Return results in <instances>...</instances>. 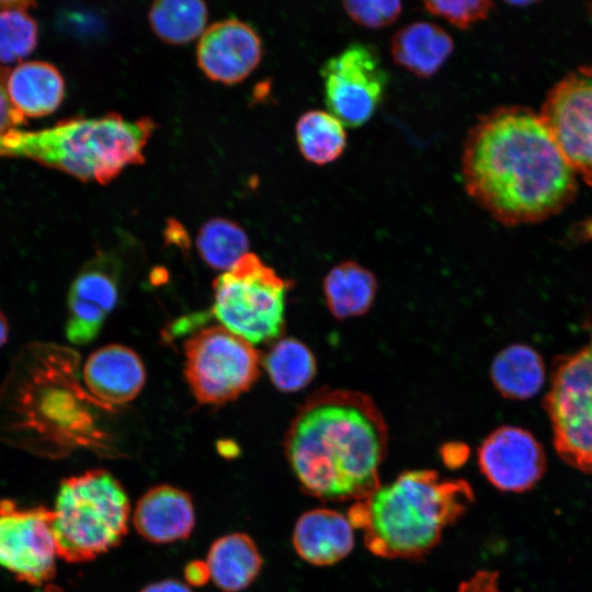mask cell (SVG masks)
<instances>
[{
  "label": "cell",
  "mask_w": 592,
  "mask_h": 592,
  "mask_svg": "<svg viewBox=\"0 0 592 592\" xmlns=\"http://www.w3.org/2000/svg\"><path fill=\"white\" fill-rule=\"evenodd\" d=\"M196 248L209 266L226 272L248 253L249 239L239 224L216 217L200 228Z\"/></svg>",
  "instance_id": "484cf974"
},
{
  "label": "cell",
  "mask_w": 592,
  "mask_h": 592,
  "mask_svg": "<svg viewBox=\"0 0 592 592\" xmlns=\"http://www.w3.org/2000/svg\"><path fill=\"white\" fill-rule=\"evenodd\" d=\"M157 125L149 116L130 121L119 113L72 117L37 130H14L0 156H22L80 181L107 184L128 166L145 162L144 150Z\"/></svg>",
  "instance_id": "277c9868"
},
{
  "label": "cell",
  "mask_w": 592,
  "mask_h": 592,
  "mask_svg": "<svg viewBox=\"0 0 592 592\" xmlns=\"http://www.w3.org/2000/svg\"><path fill=\"white\" fill-rule=\"evenodd\" d=\"M423 7L432 15L443 18L459 30H466L485 20L493 3L487 0L425 1Z\"/></svg>",
  "instance_id": "83f0119b"
},
{
  "label": "cell",
  "mask_w": 592,
  "mask_h": 592,
  "mask_svg": "<svg viewBox=\"0 0 592 592\" xmlns=\"http://www.w3.org/2000/svg\"><path fill=\"white\" fill-rule=\"evenodd\" d=\"M206 563L219 590L239 592L257 579L263 559L252 537L238 532L217 538L208 549Z\"/></svg>",
  "instance_id": "ffe728a7"
},
{
  "label": "cell",
  "mask_w": 592,
  "mask_h": 592,
  "mask_svg": "<svg viewBox=\"0 0 592 592\" xmlns=\"http://www.w3.org/2000/svg\"><path fill=\"white\" fill-rule=\"evenodd\" d=\"M491 378L504 397L530 398L536 395L544 384V364L540 356L530 346L510 345L493 360Z\"/></svg>",
  "instance_id": "7402d4cb"
},
{
  "label": "cell",
  "mask_w": 592,
  "mask_h": 592,
  "mask_svg": "<svg viewBox=\"0 0 592 592\" xmlns=\"http://www.w3.org/2000/svg\"><path fill=\"white\" fill-rule=\"evenodd\" d=\"M320 75L328 112L352 128L372 118L388 84L377 50L360 42L330 57L320 68Z\"/></svg>",
  "instance_id": "ba28073f"
},
{
  "label": "cell",
  "mask_w": 592,
  "mask_h": 592,
  "mask_svg": "<svg viewBox=\"0 0 592 592\" xmlns=\"http://www.w3.org/2000/svg\"><path fill=\"white\" fill-rule=\"evenodd\" d=\"M8 95L24 117H43L54 113L65 98V81L52 64L24 61L9 71Z\"/></svg>",
  "instance_id": "ac0fdd59"
},
{
  "label": "cell",
  "mask_w": 592,
  "mask_h": 592,
  "mask_svg": "<svg viewBox=\"0 0 592 592\" xmlns=\"http://www.w3.org/2000/svg\"><path fill=\"white\" fill-rule=\"evenodd\" d=\"M263 365L273 385L284 392L306 387L317 371L311 350L294 338L277 340L263 357Z\"/></svg>",
  "instance_id": "d4e9b609"
},
{
  "label": "cell",
  "mask_w": 592,
  "mask_h": 592,
  "mask_svg": "<svg viewBox=\"0 0 592 592\" xmlns=\"http://www.w3.org/2000/svg\"><path fill=\"white\" fill-rule=\"evenodd\" d=\"M133 524L143 538L153 544L185 539L195 526L192 498L171 485L153 486L138 499Z\"/></svg>",
  "instance_id": "2e32d148"
},
{
  "label": "cell",
  "mask_w": 592,
  "mask_h": 592,
  "mask_svg": "<svg viewBox=\"0 0 592 592\" xmlns=\"http://www.w3.org/2000/svg\"><path fill=\"white\" fill-rule=\"evenodd\" d=\"M32 1H0V64L19 62L37 45L38 25L27 13Z\"/></svg>",
  "instance_id": "4316f807"
},
{
  "label": "cell",
  "mask_w": 592,
  "mask_h": 592,
  "mask_svg": "<svg viewBox=\"0 0 592 592\" xmlns=\"http://www.w3.org/2000/svg\"><path fill=\"white\" fill-rule=\"evenodd\" d=\"M390 50L398 66L419 78H430L453 54L454 41L437 24L413 22L396 32Z\"/></svg>",
  "instance_id": "d6986e66"
},
{
  "label": "cell",
  "mask_w": 592,
  "mask_h": 592,
  "mask_svg": "<svg viewBox=\"0 0 592 592\" xmlns=\"http://www.w3.org/2000/svg\"><path fill=\"white\" fill-rule=\"evenodd\" d=\"M263 45L247 22L229 18L210 24L196 46V60L212 81L236 84L243 81L262 59Z\"/></svg>",
  "instance_id": "7c38bea8"
},
{
  "label": "cell",
  "mask_w": 592,
  "mask_h": 592,
  "mask_svg": "<svg viewBox=\"0 0 592 592\" xmlns=\"http://www.w3.org/2000/svg\"><path fill=\"white\" fill-rule=\"evenodd\" d=\"M473 500L467 481L415 469L401 473L354 501L346 516L361 531L372 554L409 559L436 546L444 530L465 513Z\"/></svg>",
  "instance_id": "3957f363"
},
{
  "label": "cell",
  "mask_w": 592,
  "mask_h": 592,
  "mask_svg": "<svg viewBox=\"0 0 592 592\" xmlns=\"http://www.w3.org/2000/svg\"><path fill=\"white\" fill-rule=\"evenodd\" d=\"M57 556L50 509L0 500V567L42 585L54 577Z\"/></svg>",
  "instance_id": "9c48e42d"
},
{
  "label": "cell",
  "mask_w": 592,
  "mask_h": 592,
  "mask_svg": "<svg viewBox=\"0 0 592 592\" xmlns=\"http://www.w3.org/2000/svg\"><path fill=\"white\" fill-rule=\"evenodd\" d=\"M208 9L201 0H160L151 4L148 20L153 33L164 43L183 45L206 30Z\"/></svg>",
  "instance_id": "cb8c5ba5"
},
{
  "label": "cell",
  "mask_w": 592,
  "mask_h": 592,
  "mask_svg": "<svg viewBox=\"0 0 592 592\" xmlns=\"http://www.w3.org/2000/svg\"><path fill=\"white\" fill-rule=\"evenodd\" d=\"M146 372L132 349L109 344L93 352L83 366V382L102 408L132 401L141 390Z\"/></svg>",
  "instance_id": "5bb4252c"
},
{
  "label": "cell",
  "mask_w": 592,
  "mask_h": 592,
  "mask_svg": "<svg viewBox=\"0 0 592 592\" xmlns=\"http://www.w3.org/2000/svg\"><path fill=\"white\" fill-rule=\"evenodd\" d=\"M119 267L107 253L91 259L73 280L68 294L66 335L75 344H88L99 334L118 297Z\"/></svg>",
  "instance_id": "8fae6325"
},
{
  "label": "cell",
  "mask_w": 592,
  "mask_h": 592,
  "mask_svg": "<svg viewBox=\"0 0 592 592\" xmlns=\"http://www.w3.org/2000/svg\"><path fill=\"white\" fill-rule=\"evenodd\" d=\"M538 115L576 173L592 185V66L559 81Z\"/></svg>",
  "instance_id": "30bf717a"
},
{
  "label": "cell",
  "mask_w": 592,
  "mask_h": 592,
  "mask_svg": "<svg viewBox=\"0 0 592 592\" xmlns=\"http://www.w3.org/2000/svg\"><path fill=\"white\" fill-rule=\"evenodd\" d=\"M457 592H499L497 573L479 571L462 582Z\"/></svg>",
  "instance_id": "4dcf8cb0"
},
{
  "label": "cell",
  "mask_w": 592,
  "mask_h": 592,
  "mask_svg": "<svg viewBox=\"0 0 592 592\" xmlns=\"http://www.w3.org/2000/svg\"><path fill=\"white\" fill-rule=\"evenodd\" d=\"M478 462L487 479L503 491L531 488L545 467L537 441L515 426H502L489 434L479 447Z\"/></svg>",
  "instance_id": "4fadbf2b"
},
{
  "label": "cell",
  "mask_w": 592,
  "mask_h": 592,
  "mask_svg": "<svg viewBox=\"0 0 592 592\" xmlns=\"http://www.w3.org/2000/svg\"><path fill=\"white\" fill-rule=\"evenodd\" d=\"M545 407L554 429L592 425V337L558 364Z\"/></svg>",
  "instance_id": "9a60e30c"
},
{
  "label": "cell",
  "mask_w": 592,
  "mask_h": 592,
  "mask_svg": "<svg viewBox=\"0 0 592 592\" xmlns=\"http://www.w3.org/2000/svg\"><path fill=\"white\" fill-rule=\"evenodd\" d=\"M52 512L58 557L79 563L121 544L128 531L130 504L110 471L91 469L60 482Z\"/></svg>",
  "instance_id": "5b68a950"
},
{
  "label": "cell",
  "mask_w": 592,
  "mask_h": 592,
  "mask_svg": "<svg viewBox=\"0 0 592 592\" xmlns=\"http://www.w3.org/2000/svg\"><path fill=\"white\" fill-rule=\"evenodd\" d=\"M353 530L348 516L335 510H309L295 523L293 546L305 561L315 566H330L352 551Z\"/></svg>",
  "instance_id": "e0dca14e"
},
{
  "label": "cell",
  "mask_w": 592,
  "mask_h": 592,
  "mask_svg": "<svg viewBox=\"0 0 592 592\" xmlns=\"http://www.w3.org/2000/svg\"><path fill=\"white\" fill-rule=\"evenodd\" d=\"M296 143L305 160L325 166L339 159L348 144L344 125L330 112L310 110L295 126Z\"/></svg>",
  "instance_id": "603a6c76"
},
{
  "label": "cell",
  "mask_w": 592,
  "mask_h": 592,
  "mask_svg": "<svg viewBox=\"0 0 592 592\" xmlns=\"http://www.w3.org/2000/svg\"><path fill=\"white\" fill-rule=\"evenodd\" d=\"M9 68L0 64V144L12 132L18 130V127L26 124L24 117L11 103L8 90L7 79Z\"/></svg>",
  "instance_id": "f546056e"
},
{
  "label": "cell",
  "mask_w": 592,
  "mask_h": 592,
  "mask_svg": "<svg viewBox=\"0 0 592 592\" xmlns=\"http://www.w3.org/2000/svg\"><path fill=\"white\" fill-rule=\"evenodd\" d=\"M387 425L374 400L350 389L317 390L297 409L284 437L286 459L304 491L357 501L379 483Z\"/></svg>",
  "instance_id": "7a4b0ae2"
},
{
  "label": "cell",
  "mask_w": 592,
  "mask_h": 592,
  "mask_svg": "<svg viewBox=\"0 0 592 592\" xmlns=\"http://www.w3.org/2000/svg\"><path fill=\"white\" fill-rule=\"evenodd\" d=\"M9 335V325L4 315L0 311V348L7 342Z\"/></svg>",
  "instance_id": "836d02e7"
},
{
  "label": "cell",
  "mask_w": 592,
  "mask_h": 592,
  "mask_svg": "<svg viewBox=\"0 0 592 592\" xmlns=\"http://www.w3.org/2000/svg\"><path fill=\"white\" fill-rule=\"evenodd\" d=\"M140 592H193L190 585L175 580L166 579L147 584Z\"/></svg>",
  "instance_id": "d6a6232c"
},
{
  "label": "cell",
  "mask_w": 592,
  "mask_h": 592,
  "mask_svg": "<svg viewBox=\"0 0 592 592\" xmlns=\"http://www.w3.org/2000/svg\"><path fill=\"white\" fill-rule=\"evenodd\" d=\"M468 195L504 225L536 223L576 193V171L538 114L500 107L470 128L462 153Z\"/></svg>",
  "instance_id": "6da1fadb"
},
{
  "label": "cell",
  "mask_w": 592,
  "mask_h": 592,
  "mask_svg": "<svg viewBox=\"0 0 592 592\" xmlns=\"http://www.w3.org/2000/svg\"><path fill=\"white\" fill-rule=\"evenodd\" d=\"M291 282L248 252L214 282V315L251 344L280 338Z\"/></svg>",
  "instance_id": "8992f818"
},
{
  "label": "cell",
  "mask_w": 592,
  "mask_h": 592,
  "mask_svg": "<svg viewBox=\"0 0 592 592\" xmlns=\"http://www.w3.org/2000/svg\"><path fill=\"white\" fill-rule=\"evenodd\" d=\"M377 280L353 261L334 265L323 278V294L330 312L338 319L366 314L375 299Z\"/></svg>",
  "instance_id": "44dd1931"
},
{
  "label": "cell",
  "mask_w": 592,
  "mask_h": 592,
  "mask_svg": "<svg viewBox=\"0 0 592 592\" xmlns=\"http://www.w3.org/2000/svg\"><path fill=\"white\" fill-rule=\"evenodd\" d=\"M184 578L189 585H204L210 579L206 561L193 560L187 562L184 568Z\"/></svg>",
  "instance_id": "1f68e13d"
},
{
  "label": "cell",
  "mask_w": 592,
  "mask_h": 592,
  "mask_svg": "<svg viewBox=\"0 0 592 592\" xmlns=\"http://www.w3.org/2000/svg\"><path fill=\"white\" fill-rule=\"evenodd\" d=\"M343 9L356 24L367 29H382L394 23L402 11L400 1H344Z\"/></svg>",
  "instance_id": "f1b7e54d"
},
{
  "label": "cell",
  "mask_w": 592,
  "mask_h": 592,
  "mask_svg": "<svg viewBox=\"0 0 592 592\" xmlns=\"http://www.w3.org/2000/svg\"><path fill=\"white\" fill-rule=\"evenodd\" d=\"M184 373L200 403L224 405L250 389L260 375L253 345L224 326L202 329L184 344Z\"/></svg>",
  "instance_id": "52a82bcc"
}]
</instances>
